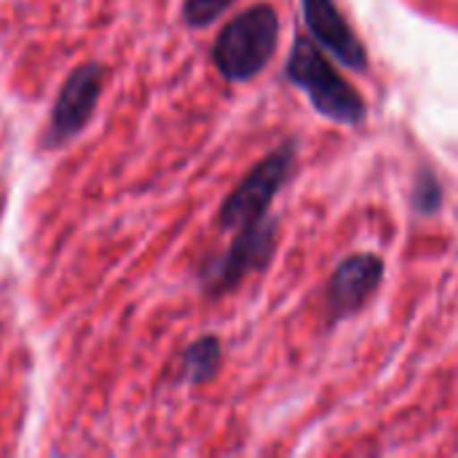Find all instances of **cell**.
Instances as JSON below:
<instances>
[{"mask_svg":"<svg viewBox=\"0 0 458 458\" xmlns=\"http://www.w3.org/2000/svg\"><path fill=\"white\" fill-rule=\"evenodd\" d=\"M279 43V16L271 5L260 3L231 19L215 40L212 59L225 81H250L255 78Z\"/></svg>","mask_w":458,"mask_h":458,"instance_id":"1","label":"cell"},{"mask_svg":"<svg viewBox=\"0 0 458 458\" xmlns=\"http://www.w3.org/2000/svg\"><path fill=\"white\" fill-rule=\"evenodd\" d=\"M287 75L298 89L309 94L311 105L322 115L338 123H360L365 118V99L360 97V91L341 72H335V67L311 40H295Z\"/></svg>","mask_w":458,"mask_h":458,"instance_id":"2","label":"cell"},{"mask_svg":"<svg viewBox=\"0 0 458 458\" xmlns=\"http://www.w3.org/2000/svg\"><path fill=\"white\" fill-rule=\"evenodd\" d=\"M293 164H295V142H284L274 153H268L258 166H252V172L225 199V204L220 209V225L239 231L244 225L266 217L274 196L287 182Z\"/></svg>","mask_w":458,"mask_h":458,"instance_id":"3","label":"cell"},{"mask_svg":"<svg viewBox=\"0 0 458 458\" xmlns=\"http://www.w3.org/2000/svg\"><path fill=\"white\" fill-rule=\"evenodd\" d=\"M102 83H105V67L99 62H86L70 72L54 102L43 148H62L89 126L99 105Z\"/></svg>","mask_w":458,"mask_h":458,"instance_id":"4","label":"cell"},{"mask_svg":"<svg viewBox=\"0 0 458 458\" xmlns=\"http://www.w3.org/2000/svg\"><path fill=\"white\" fill-rule=\"evenodd\" d=\"M274 247H276L274 220L260 217L258 223L239 228V236L231 244V250L204 271V290L212 295H223L239 287L242 279L268 266Z\"/></svg>","mask_w":458,"mask_h":458,"instance_id":"5","label":"cell"},{"mask_svg":"<svg viewBox=\"0 0 458 458\" xmlns=\"http://www.w3.org/2000/svg\"><path fill=\"white\" fill-rule=\"evenodd\" d=\"M303 3V19L317 38L319 46H325L338 62L346 67L365 72L368 70V54L362 40L354 35L349 21L344 19L335 0H301Z\"/></svg>","mask_w":458,"mask_h":458,"instance_id":"6","label":"cell"},{"mask_svg":"<svg viewBox=\"0 0 458 458\" xmlns=\"http://www.w3.org/2000/svg\"><path fill=\"white\" fill-rule=\"evenodd\" d=\"M381 279H384L381 258H376L370 252L346 258L330 279V293H327L330 319H344V317L360 311L365 306V301L376 293Z\"/></svg>","mask_w":458,"mask_h":458,"instance_id":"7","label":"cell"},{"mask_svg":"<svg viewBox=\"0 0 458 458\" xmlns=\"http://www.w3.org/2000/svg\"><path fill=\"white\" fill-rule=\"evenodd\" d=\"M220 362H223L220 341L215 335H204L196 344H191L188 352L182 354V378L193 386L207 384L220 370Z\"/></svg>","mask_w":458,"mask_h":458,"instance_id":"8","label":"cell"},{"mask_svg":"<svg viewBox=\"0 0 458 458\" xmlns=\"http://www.w3.org/2000/svg\"><path fill=\"white\" fill-rule=\"evenodd\" d=\"M233 0H185L182 3V13H185V21L191 27H207L212 24Z\"/></svg>","mask_w":458,"mask_h":458,"instance_id":"9","label":"cell"},{"mask_svg":"<svg viewBox=\"0 0 458 458\" xmlns=\"http://www.w3.org/2000/svg\"><path fill=\"white\" fill-rule=\"evenodd\" d=\"M440 199H443V191H440V182L435 174L424 172L421 180L416 182V193H413V207L421 212V215H435L440 209Z\"/></svg>","mask_w":458,"mask_h":458,"instance_id":"10","label":"cell"}]
</instances>
